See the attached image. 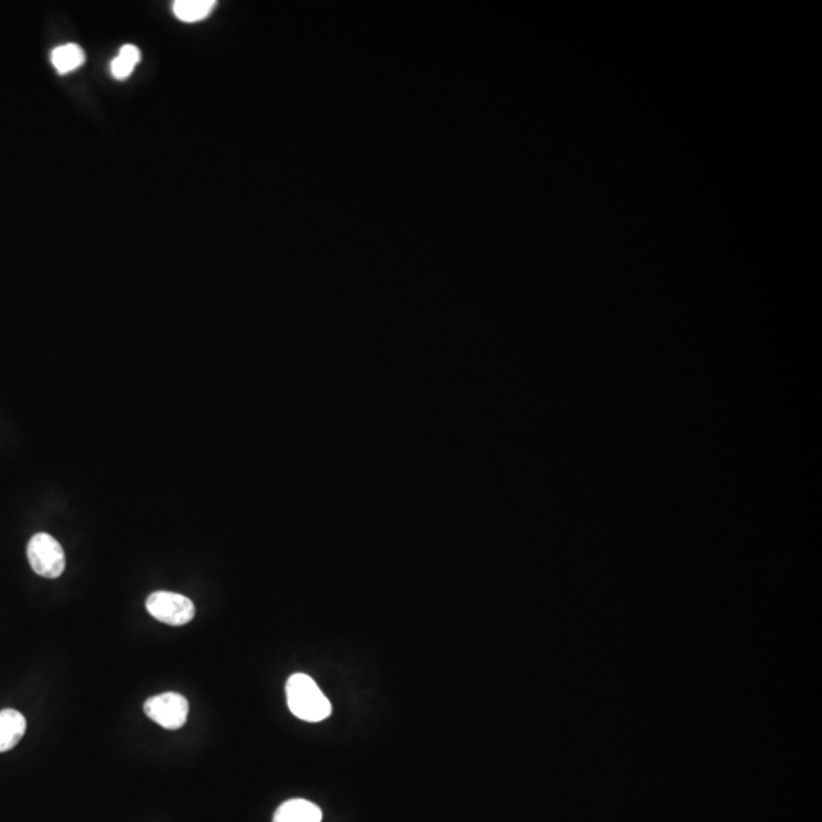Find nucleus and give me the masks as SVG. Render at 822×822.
<instances>
[{"label": "nucleus", "instance_id": "4", "mask_svg": "<svg viewBox=\"0 0 822 822\" xmlns=\"http://www.w3.org/2000/svg\"><path fill=\"white\" fill-rule=\"evenodd\" d=\"M145 714L165 730H180L188 721L189 702L180 693L153 696L144 705Z\"/></svg>", "mask_w": 822, "mask_h": 822}, {"label": "nucleus", "instance_id": "6", "mask_svg": "<svg viewBox=\"0 0 822 822\" xmlns=\"http://www.w3.org/2000/svg\"><path fill=\"white\" fill-rule=\"evenodd\" d=\"M322 810L306 800L285 801L273 816V822H322Z\"/></svg>", "mask_w": 822, "mask_h": 822}, {"label": "nucleus", "instance_id": "1", "mask_svg": "<svg viewBox=\"0 0 822 822\" xmlns=\"http://www.w3.org/2000/svg\"><path fill=\"white\" fill-rule=\"evenodd\" d=\"M287 702L291 713L306 722H322L331 716V702L311 676L296 673L287 681Z\"/></svg>", "mask_w": 822, "mask_h": 822}, {"label": "nucleus", "instance_id": "7", "mask_svg": "<svg viewBox=\"0 0 822 822\" xmlns=\"http://www.w3.org/2000/svg\"><path fill=\"white\" fill-rule=\"evenodd\" d=\"M51 61L58 74L67 75L83 66L84 61H86V54L75 43H67V45L58 46L52 51Z\"/></svg>", "mask_w": 822, "mask_h": 822}, {"label": "nucleus", "instance_id": "8", "mask_svg": "<svg viewBox=\"0 0 822 822\" xmlns=\"http://www.w3.org/2000/svg\"><path fill=\"white\" fill-rule=\"evenodd\" d=\"M215 5L214 0H177L173 5L174 16L185 23L201 22L214 11Z\"/></svg>", "mask_w": 822, "mask_h": 822}, {"label": "nucleus", "instance_id": "9", "mask_svg": "<svg viewBox=\"0 0 822 822\" xmlns=\"http://www.w3.org/2000/svg\"><path fill=\"white\" fill-rule=\"evenodd\" d=\"M141 61V51L133 45L122 46L118 57L110 63V74L116 80H127L133 74L134 67Z\"/></svg>", "mask_w": 822, "mask_h": 822}, {"label": "nucleus", "instance_id": "2", "mask_svg": "<svg viewBox=\"0 0 822 822\" xmlns=\"http://www.w3.org/2000/svg\"><path fill=\"white\" fill-rule=\"evenodd\" d=\"M28 561L32 570L46 579H57L66 568L63 547L48 533L32 536L28 544Z\"/></svg>", "mask_w": 822, "mask_h": 822}, {"label": "nucleus", "instance_id": "5", "mask_svg": "<svg viewBox=\"0 0 822 822\" xmlns=\"http://www.w3.org/2000/svg\"><path fill=\"white\" fill-rule=\"evenodd\" d=\"M26 733V719L13 708L0 711V752L11 751Z\"/></svg>", "mask_w": 822, "mask_h": 822}, {"label": "nucleus", "instance_id": "3", "mask_svg": "<svg viewBox=\"0 0 822 822\" xmlns=\"http://www.w3.org/2000/svg\"><path fill=\"white\" fill-rule=\"evenodd\" d=\"M147 611L165 625L183 626L194 619L195 605L182 594L156 591L147 599Z\"/></svg>", "mask_w": 822, "mask_h": 822}]
</instances>
